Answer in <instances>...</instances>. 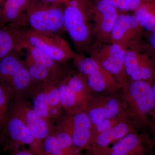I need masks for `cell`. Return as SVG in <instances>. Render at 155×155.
Returning <instances> with one entry per match:
<instances>
[{"instance_id": "6da1fadb", "label": "cell", "mask_w": 155, "mask_h": 155, "mask_svg": "<svg viewBox=\"0 0 155 155\" xmlns=\"http://www.w3.org/2000/svg\"><path fill=\"white\" fill-rule=\"evenodd\" d=\"M64 27L77 54L88 52L93 42L92 6L91 0H66Z\"/></svg>"}, {"instance_id": "7a4b0ae2", "label": "cell", "mask_w": 155, "mask_h": 155, "mask_svg": "<svg viewBox=\"0 0 155 155\" xmlns=\"http://www.w3.org/2000/svg\"><path fill=\"white\" fill-rule=\"evenodd\" d=\"M64 3L30 0L25 11L31 29L45 32H62L64 27Z\"/></svg>"}, {"instance_id": "3957f363", "label": "cell", "mask_w": 155, "mask_h": 155, "mask_svg": "<svg viewBox=\"0 0 155 155\" xmlns=\"http://www.w3.org/2000/svg\"><path fill=\"white\" fill-rule=\"evenodd\" d=\"M18 51H13L0 60V84L14 94L27 97L35 85Z\"/></svg>"}, {"instance_id": "277c9868", "label": "cell", "mask_w": 155, "mask_h": 155, "mask_svg": "<svg viewBox=\"0 0 155 155\" xmlns=\"http://www.w3.org/2000/svg\"><path fill=\"white\" fill-rule=\"evenodd\" d=\"M20 38L64 64L72 59L75 53L63 38L54 32L19 28Z\"/></svg>"}, {"instance_id": "5b68a950", "label": "cell", "mask_w": 155, "mask_h": 155, "mask_svg": "<svg viewBox=\"0 0 155 155\" xmlns=\"http://www.w3.org/2000/svg\"><path fill=\"white\" fill-rule=\"evenodd\" d=\"M3 143L5 150L28 145L37 155H43L42 145L31 134L22 119L10 107L2 129Z\"/></svg>"}, {"instance_id": "8992f818", "label": "cell", "mask_w": 155, "mask_h": 155, "mask_svg": "<svg viewBox=\"0 0 155 155\" xmlns=\"http://www.w3.org/2000/svg\"><path fill=\"white\" fill-rule=\"evenodd\" d=\"M127 49L116 43L91 46L88 52L90 56L97 62L116 78L121 87L127 83L124 62Z\"/></svg>"}, {"instance_id": "52a82bcc", "label": "cell", "mask_w": 155, "mask_h": 155, "mask_svg": "<svg viewBox=\"0 0 155 155\" xmlns=\"http://www.w3.org/2000/svg\"><path fill=\"white\" fill-rule=\"evenodd\" d=\"M72 59L91 91L102 93L120 87L114 76L90 56L75 53Z\"/></svg>"}, {"instance_id": "ba28073f", "label": "cell", "mask_w": 155, "mask_h": 155, "mask_svg": "<svg viewBox=\"0 0 155 155\" xmlns=\"http://www.w3.org/2000/svg\"><path fill=\"white\" fill-rule=\"evenodd\" d=\"M10 107L22 119L34 138L42 145L44 140L54 128L51 120L39 114L27 97L21 94L14 95Z\"/></svg>"}, {"instance_id": "9c48e42d", "label": "cell", "mask_w": 155, "mask_h": 155, "mask_svg": "<svg viewBox=\"0 0 155 155\" xmlns=\"http://www.w3.org/2000/svg\"><path fill=\"white\" fill-rule=\"evenodd\" d=\"M56 122L55 126L69 134L77 150L81 151L91 149L92 125L85 110L73 115L65 114Z\"/></svg>"}, {"instance_id": "30bf717a", "label": "cell", "mask_w": 155, "mask_h": 155, "mask_svg": "<svg viewBox=\"0 0 155 155\" xmlns=\"http://www.w3.org/2000/svg\"><path fill=\"white\" fill-rule=\"evenodd\" d=\"M120 11L111 33V42L119 44L128 49H140L143 28L134 14Z\"/></svg>"}, {"instance_id": "8fae6325", "label": "cell", "mask_w": 155, "mask_h": 155, "mask_svg": "<svg viewBox=\"0 0 155 155\" xmlns=\"http://www.w3.org/2000/svg\"><path fill=\"white\" fill-rule=\"evenodd\" d=\"M91 3L93 38L94 41L91 46L111 42V31L120 11L102 0H94Z\"/></svg>"}, {"instance_id": "7c38bea8", "label": "cell", "mask_w": 155, "mask_h": 155, "mask_svg": "<svg viewBox=\"0 0 155 155\" xmlns=\"http://www.w3.org/2000/svg\"><path fill=\"white\" fill-rule=\"evenodd\" d=\"M155 61L140 49H128L125 54V74L130 81H146L150 82L155 75Z\"/></svg>"}, {"instance_id": "4fadbf2b", "label": "cell", "mask_w": 155, "mask_h": 155, "mask_svg": "<svg viewBox=\"0 0 155 155\" xmlns=\"http://www.w3.org/2000/svg\"><path fill=\"white\" fill-rule=\"evenodd\" d=\"M134 104L141 114H149L154 110L152 84L146 81H134L127 82L124 87Z\"/></svg>"}, {"instance_id": "5bb4252c", "label": "cell", "mask_w": 155, "mask_h": 155, "mask_svg": "<svg viewBox=\"0 0 155 155\" xmlns=\"http://www.w3.org/2000/svg\"><path fill=\"white\" fill-rule=\"evenodd\" d=\"M30 0H5L0 8V26L23 28L28 23L25 11Z\"/></svg>"}, {"instance_id": "9a60e30c", "label": "cell", "mask_w": 155, "mask_h": 155, "mask_svg": "<svg viewBox=\"0 0 155 155\" xmlns=\"http://www.w3.org/2000/svg\"><path fill=\"white\" fill-rule=\"evenodd\" d=\"M150 145L136 134L129 133L116 142L107 155H150Z\"/></svg>"}, {"instance_id": "2e32d148", "label": "cell", "mask_w": 155, "mask_h": 155, "mask_svg": "<svg viewBox=\"0 0 155 155\" xmlns=\"http://www.w3.org/2000/svg\"><path fill=\"white\" fill-rule=\"evenodd\" d=\"M85 112L89 117L92 126L105 119H113L120 113V106L116 99L111 98L104 105L96 107L88 104Z\"/></svg>"}, {"instance_id": "e0dca14e", "label": "cell", "mask_w": 155, "mask_h": 155, "mask_svg": "<svg viewBox=\"0 0 155 155\" xmlns=\"http://www.w3.org/2000/svg\"><path fill=\"white\" fill-rule=\"evenodd\" d=\"M129 126L124 122L114 125L105 131L98 134L92 139V147L107 150V147L114 141H117L129 133Z\"/></svg>"}, {"instance_id": "ac0fdd59", "label": "cell", "mask_w": 155, "mask_h": 155, "mask_svg": "<svg viewBox=\"0 0 155 155\" xmlns=\"http://www.w3.org/2000/svg\"><path fill=\"white\" fill-rule=\"evenodd\" d=\"M65 77L61 80L59 86L61 105L64 112L66 114L73 115L85 110L86 106L81 102L69 87L65 80Z\"/></svg>"}, {"instance_id": "d6986e66", "label": "cell", "mask_w": 155, "mask_h": 155, "mask_svg": "<svg viewBox=\"0 0 155 155\" xmlns=\"http://www.w3.org/2000/svg\"><path fill=\"white\" fill-rule=\"evenodd\" d=\"M20 35L19 28L0 26V60L19 48Z\"/></svg>"}, {"instance_id": "ffe728a7", "label": "cell", "mask_w": 155, "mask_h": 155, "mask_svg": "<svg viewBox=\"0 0 155 155\" xmlns=\"http://www.w3.org/2000/svg\"><path fill=\"white\" fill-rule=\"evenodd\" d=\"M65 79L72 91L84 104L87 106L91 101V91L89 88L85 78L78 71H68Z\"/></svg>"}, {"instance_id": "44dd1931", "label": "cell", "mask_w": 155, "mask_h": 155, "mask_svg": "<svg viewBox=\"0 0 155 155\" xmlns=\"http://www.w3.org/2000/svg\"><path fill=\"white\" fill-rule=\"evenodd\" d=\"M19 48L20 50L26 49L27 53L35 62L49 69L52 73L59 72L65 67L41 50L22 41L20 37Z\"/></svg>"}, {"instance_id": "7402d4cb", "label": "cell", "mask_w": 155, "mask_h": 155, "mask_svg": "<svg viewBox=\"0 0 155 155\" xmlns=\"http://www.w3.org/2000/svg\"><path fill=\"white\" fill-rule=\"evenodd\" d=\"M28 97H31L33 109L42 117L48 119L49 105L45 81L35 87Z\"/></svg>"}, {"instance_id": "603a6c76", "label": "cell", "mask_w": 155, "mask_h": 155, "mask_svg": "<svg viewBox=\"0 0 155 155\" xmlns=\"http://www.w3.org/2000/svg\"><path fill=\"white\" fill-rule=\"evenodd\" d=\"M143 30L148 32L155 31V3H148L134 11Z\"/></svg>"}, {"instance_id": "cb8c5ba5", "label": "cell", "mask_w": 155, "mask_h": 155, "mask_svg": "<svg viewBox=\"0 0 155 155\" xmlns=\"http://www.w3.org/2000/svg\"><path fill=\"white\" fill-rule=\"evenodd\" d=\"M24 61L35 86L47 80L53 73L49 69L35 62L28 53Z\"/></svg>"}, {"instance_id": "d4e9b609", "label": "cell", "mask_w": 155, "mask_h": 155, "mask_svg": "<svg viewBox=\"0 0 155 155\" xmlns=\"http://www.w3.org/2000/svg\"><path fill=\"white\" fill-rule=\"evenodd\" d=\"M14 95L8 89L0 84V129L2 131Z\"/></svg>"}, {"instance_id": "484cf974", "label": "cell", "mask_w": 155, "mask_h": 155, "mask_svg": "<svg viewBox=\"0 0 155 155\" xmlns=\"http://www.w3.org/2000/svg\"><path fill=\"white\" fill-rule=\"evenodd\" d=\"M118 9L119 11L127 12L134 11L141 6L148 3H155L153 0H102Z\"/></svg>"}, {"instance_id": "4316f807", "label": "cell", "mask_w": 155, "mask_h": 155, "mask_svg": "<svg viewBox=\"0 0 155 155\" xmlns=\"http://www.w3.org/2000/svg\"><path fill=\"white\" fill-rule=\"evenodd\" d=\"M60 148L54 127L42 143L43 155H51Z\"/></svg>"}, {"instance_id": "83f0119b", "label": "cell", "mask_w": 155, "mask_h": 155, "mask_svg": "<svg viewBox=\"0 0 155 155\" xmlns=\"http://www.w3.org/2000/svg\"><path fill=\"white\" fill-rule=\"evenodd\" d=\"M147 42L142 45L141 49L150 55L155 61V31L149 32Z\"/></svg>"}, {"instance_id": "f1b7e54d", "label": "cell", "mask_w": 155, "mask_h": 155, "mask_svg": "<svg viewBox=\"0 0 155 155\" xmlns=\"http://www.w3.org/2000/svg\"><path fill=\"white\" fill-rule=\"evenodd\" d=\"M112 120V119H105L93 126L95 127V130L97 131V134L106 131L114 126Z\"/></svg>"}, {"instance_id": "f546056e", "label": "cell", "mask_w": 155, "mask_h": 155, "mask_svg": "<svg viewBox=\"0 0 155 155\" xmlns=\"http://www.w3.org/2000/svg\"><path fill=\"white\" fill-rule=\"evenodd\" d=\"M11 155H37L29 149L18 148L11 150Z\"/></svg>"}, {"instance_id": "4dcf8cb0", "label": "cell", "mask_w": 155, "mask_h": 155, "mask_svg": "<svg viewBox=\"0 0 155 155\" xmlns=\"http://www.w3.org/2000/svg\"><path fill=\"white\" fill-rule=\"evenodd\" d=\"M87 153L84 155H107V150L97 149L92 148L87 150Z\"/></svg>"}, {"instance_id": "1f68e13d", "label": "cell", "mask_w": 155, "mask_h": 155, "mask_svg": "<svg viewBox=\"0 0 155 155\" xmlns=\"http://www.w3.org/2000/svg\"><path fill=\"white\" fill-rule=\"evenodd\" d=\"M152 90L153 100L155 105V82L152 84Z\"/></svg>"}, {"instance_id": "d6a6232c", "label": "cell", "mask_w": 155, "mask_h": 155, "mask_svg": "<svg viewBox=\"0 0 155 155\" xmlns=\"http://www.w3.org/2000/svg\"><path fill=\"white\" fill-rule=\"evenodd\" d=\"M2 130L0 129V145H2Z\"/></svg>"}, {"instance_id": "836d02e7", "label": "cell", "mask_w": 155, "mask_h": 155, "mask_svg": "<svg viewBox=\"0 0 155 155\" xmlns=\"http://www.w3.org/2000/svg\"><path fill=\"white\" fill-rule=\"evenodd\" d=\"M4 1H5V0H0V7H1V5H2Z\"/></svg>"}, {"instance_id": "e575fe53", "label": "cell", "mask_w": 155, "mask_h": 155, "mask_svg": "<svg viewBox=\"0 0 155 155\" xmlns=\"http://www.w3.org/2000/svg\"><path fill=\"white\" fill-rule=\"evenodd\" d=\"M153 1L154 2H155V0H153Z\"/></svg>"}, {"instance_id": "d590c367", "label": "cell", "mask_w": 155, "mask_h": 155, "mask_svg": "<svg viewBox=\"0 0 155 155\" xmlns=\"http://www.w3.org/2000/svg\"><path fill=\"white\" fill-rule=\"evenodd\" d=\"M65 1H66V0H65Z\"/></svg>"}]
</instances>
